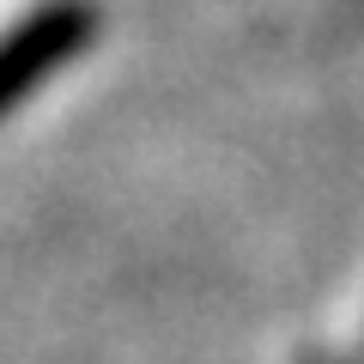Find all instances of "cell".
<instances>
[{"instance_id":"1","label":"cell","mask_w":364,"mask_h":364,"mask_svg":"<svg viewBox=\"0 0 364 364\" xmlns=\"http://www.w3.org/2000/svg\"><path fill=\"white\" fill-rule=\"evenodd\" d=\"M97 31H104L97 0H37L31 13H18L0 31V122L25 109L61 67L91 55Z\"/></svg>"},{"instance_id":"2","label":"cell","mask_w":364,"mask_h":364,"mask_svg":"<svg viewBox=\"0 0 364 364\" xmlns=\"http://www.w3.org/2000/svg\"><path fill=\"white\" fill-rule=\"evenodd\" d=\"M298 364H340V358H328V352H304Z\"/></svg>"}]
</instances>
